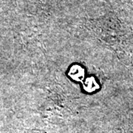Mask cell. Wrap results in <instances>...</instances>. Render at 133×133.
<instances>
[{
	"instance_id": "cell-1",
	"label": "cell",
	"mask_w": 133,
	"mask_h": 133,
	"mask_svg": "<svg viewBox=\"0 0 133 133\" xmlns=\"http://www.w3.org/2000/svg\"><path fill=\"white\" fill-rule=\"evenodd\" d=\"M84 70L81 68V66H72V69L70 70V76L76 81L82 80V78H84Z\"/></svg>"
},
{
	"instance_id": "cell-2",
	"label": "cell",
	"mask_w": 133,
	"mask_h": 133,
	"mask_svg": "<svg viewBox=\"0 0 133 133\" xmlns=\"http://www.w3.org/2000/svg\"><path fill=\"white\" fill-rule=\"evenodd\" d=\"M84 87L87 91H94L97 87H98V86L97 85L96 82H95V79L93 78H88L87 81H85V84H84Z\"/></svg>"
}]
</instances>
